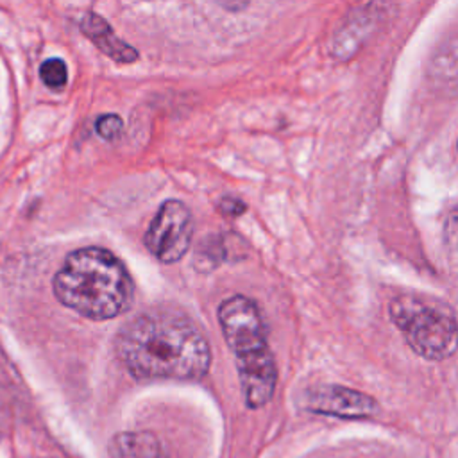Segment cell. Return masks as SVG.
<instances>
[{"label": "cell", "instance_id": "1", "mask_svg": "<svg viewBox=\"0 0 458 458\" xmlns=\"http://www.w3.org/2000/svg\"><path fill=\"white\" fill-rule=\"evenodd\" d=\"M114 349L140 379H200L211 363L202 331L188 317L166 310L131 318L118 331Z\"/></svg>", "mask_w": 458, "mask_h": 458}, {"label": "cell", "instance_id": "2", "mask_svg": "<svg viewBox=\"0 0 458 458\" xmlns=\"http://www.w3.org/2000/svg\"><path fill=\"white\" fill-rule=\"evenodd\" d=\"M61 304L91 320L125 313L134 301V283L123 263L107 249H77L54 276Z\"/></svg>", "mask_w": 458, "mask_h": 458}, {"label": "cell", "instance_id": "3", "mask_svg": "<svg viewBox=\"0 0 458 458\" xmlns=\"http://www.w3.org/2000/svg\"><path fill=\"white\" fill-rule=\"evenodd\" d=\"M218 322L229 349L234 352L247 406L267 404L274 395L277 370L256 302L243 295L224 301L218 308Z\"/></svg>", "mask_w": 458, "mask_h": 458}, {"label": "cell", "instance_id": "4", "mask_svg": "<svg viewBox=\"0 0 458 458\" xmlns=\"http://www.w3.org/2000/svg\"><path fill=\"white\" fill-rule=\"evenodd\" d=\"M390 318L408 345L426 360H444L458 349V322L442 302L399 295L390 302Z\"/></svg>", "mask_w": 458, "mask_h": 458}, {"label": "cell", "instance_id": "5", "mask_svg": "<svg viewBox=\"0 0 458 458\" xmlns=\"http://www.w3.org/2000/svg\"><path fill=\"white\" fill-rule=\"evenodd\" d=\"M193 220L186 204L166 200L150 220L143 243L147 250L163 263L179 261L190 249Z\"/></svg>", "mask_w": 458, "mask_h": 458}, {"label": "cell", "instance_id": "6", "mask_svg": "<svg viewBox=\"0 0 458 458\" xmlns=\"http://www.w3.org/2000/svg\"><path fill=\"white\" fill-rule=\"evenodd\" d=\"M308 408L342 419H365L377 413V403L370 395L338 385L313 390L308 395Z\"/></svg>", "mask_w": 458, "mask_h": 458}, {"label": "cell", "instance_id": "7", "mask_svg": "<svg viewBox=\"0 0 458 458\" xmlns=\"http://www.w3.org/2000/svg\"><path fill=\"white\" fill-rule=\"evenodd\" d=\"M81 29L111 59L118 63H131L138 59V52L131 45L122 41L111 29V25L98 14L88 13L81 20Z\"/></svg>", "mask_w": 458, "mask_h": 458}, {"label": "cell", "instance_id": "8", "mask_svg": "<svg viewBox=\"0 0 458 458\" xmlns=\"http://www.w3.org/2000/svg\"><path fill=\"white\" fill-rule=\"evenodd\" d=\"M365 7L356 9V13L336 30V36L333 39V50L340 59H347L352 55L358 48V45L370 34V29L374 27V18L377 16L374 13V5H370V11H363Z\"/></svg>", "mask_w": 458, "mask_h": 458}, {"label": "cell", "instance_id": "9", "mask_svg": "<svg viewBox=\"0 0 458 458\" xmlns=\"http://www.w3.org/2000/svg\"><path fill=\"white\" fill-rule=\"evenodd\" d=\"M114 445L120 458H161L157 440L148 433H122Z\"/></svg>", "mask_w": 458, "mask_h": 458}, {"label": "cell", "instance_id": "10", "mask_svg": "<svg viewBox=\"0 0 458 458\" xmlns=\"http://www.w3.org/2000/svg\"><path fill=\"white\" fill-rule=\"evenodd\" d=\"M39 77L50 89H63L68 81V70L64 61H61L59 57L47 59L39 66Z\"/></svg>", "mask_w": 458, "mask_h": 458}, {"label": "cell", "instance_id": "11", "mask_svg": "<svg viewBox=\"0 0 458 458\" xmlns=\"http://www.w3.org/2000/svg\"><path fill=\"white\" fill-rule=\"evenodd\" d=\"M95 129L98 132L100 138L107 140V141H114L120 138L122 134V129H123V122L118 114H102L100 118H97L95 122Z\"/></svg>", "mask_w": 458, "mask_h": 458}, {"label": "cell", "instance_id": "12", "mask_svg": "<svg viewBox=\"0 0 458 458\" xmlns=\"http://www.w3.org/2000/svg\"><path fill=\"white\" fill-rule=\"evenodd\" d=\"M444 238L449 247L458 249V204L449 211L444 224Z\"/></svg>", "mask_w": 458, "mask_h": 458}, {"label": "cell", "instance_id": "13", "mask_svg": "<svg viewBox=\"0 0 458 458\" xmlns=\"http://www.w3.org/2000/svg\"><path fill=\"white\" fill-rule=\"evenodd\" d=\"M220 211L225 213L227 216H238L242 211H245V204L240 199H233V197H225L220 200L218 204Z\"/></svg>", "mask_w": 458, "mask_h": 458}]
</instances>
